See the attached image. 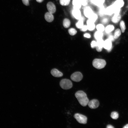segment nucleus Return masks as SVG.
I'll list each match as a JSON object with an SVG mask.
<instances>
[{"label": "nucleus", "instance_id": "nucleus-1", "mask_svg": "<svg viewBox=\"0 0 128 128\" xmlns=\"http://www.w3.org/2000/svg\"><path fill=\"white\" fill-rule=\"evenodd\" d=\"M75 96L81 105L85 106L88 105L89 100L86 94L83 91H77Z\"/></svg>", "mask_w": 128, "mask_h": 128}, {"label": "nucleus", "instance_id": "nucleus-2", "mask_svg": "<svg viewBox=\"0 0 128 128\" xmlns=\"http://www.w3.org/2000/svg\"><path fill=\"white\" fill-rule=\"evenodd\" d=\"M106 63L104 59H96L92 62L93 66L97 69H101L104 68L105 66Z\"/></svg>", "mask_w": 128, "mask_h": 128}, {"label": "nucleus", "instance_id": "nucleus-3", "mask_svg": "<svg viewBox=\"0 0 128 128\" xmlns=\"http://www.w3.org/2000/svg\"><path fill=\"white\" fill-rule=\"evenodd\" d=\"M59 84L61 88L64 89H69L73 86L72 83L70 80L66 79L61 80Z\"/></svg>", "mask_w": 128, "mask_h": 128}, {"label": "nucleus", "instance_id": "nucleus-4", "mask_svg": "<svg viewBox=\"0 0 128 128\" xmlns=\"http://www.w3.org/2000/svg\"><path fill=\"white\" fill-rule=\"evenodd\" d=\"M74 117L78 123L83 124H85L87 123V118L85 115L80 114L76 113L75 114Z\"/></svg>", "mask_w": 128, "mask_h": 128}, {"label": "nucleus", "instance_id": "nucleus-5", "mask_svg": "<svg viewBox=\"0 0 128 128\" xmlns=\"http://www.w3.org/2000/svg\"><path fill=\"white\" fill-rule=\"evenodd\" d=\"M70 78L73 81L78 82H79L82 79L83 76L80 72H76L71 75Z\"/></svg>", "mask_w": 128, "mask_h": 128}, {"label": "nucleus", "instance_id": "nucleus-6", "mask_svg": "<svg viewBox=\"0 0 128 128\" xmlns=\"http://www.w3.org/2000/svg\"><path fill=\"white\" fill-rule=\"evenodd\" d=\"M89 107L91 109L97 108L99 105V101L96 99H93L89 101L88 104Z\"/></svg>", "mask_w": 128, "mask_h": 128}, {"label": "nucleus", "instance_id": "nucleus-7", "mask_svg": "<svg viewBox=\"0 0 128 128\" xmlns=\"http://www.w3.org/2000/svg\"><path fill=\"white\" fill-rule=\"evenodd\" d=\"M47 8L48 12L53 14L56 12V9L55 4L51 2H49L46 5Z\"/></svg>", "mask_w": 128, "mask_h": 128}, {"label": "nucleus", "instance_id": "nucleus-8", "mask_svg": "<svg viewBox=\"0 0 128 128\" xmlns=\"http://www.w3.org/2000/svg\"><path fill=\"white\" fill-rule=\"evenodd\" d=\"M104 41L101 38L97 40L96 46V50L99 52L101 51L103 47Z\"/></svg>", "mask_w": 128, "mask_h": 128}, {"label": "nucleus", "instance_id": "nucleus-9", "mask_svg": "<svg viewBox=\"0 0 128 128\" xmlns=\"http://www.w3.org/2000/svg\"><path fill=\"white\" fill-rule=\"evenodd\" d=\"M111 41L108 39L104 41L103 47L109 51L111 50L112 47Z\"/></svg>", "mask_w": 128, "mask_h": 128}, {"label": "nucleus", "instance_id": "nucleus-10", "mask_svg": "<svg viewBox=\"0 0 128 128\" xmlns=\"http://www.w3.org/2000/svg\"><path fill=\"white\" fill-rule=\"evenodd\" d=\"M72 13L74 17L77 19L79 20L81 17V12L79 9H74Z\"/></svg>", "mask_w": 128, "mask_h": 128}, {"label": "nucleus", "instance_id": "nucleus-11", "mask_svg": "<svg viewBox=\"0 0 128 128\" xmlns=\"http://www.w3.org/2000/svg\"><path fill=\"white\" fill-rule=\"evenodd\" d=\"M53 14L49 12L46 13L44 15V18L48 22H52L54 19Z\"/></svg>", "mask_w": 128, "mask_h": 128}, {"label": "nucleus", "instance_id": "nucleus-12", "mask_svg": "<svg viewBox=\"0 0 128 128\" xmlns=\"http://www.w3.org/2000/svg\"><path fill=\"white\" fill-rule=\"evenodd\" d=\"M124 4L123 0H116L112 5L115 8H121L123 6Z\"/></svg>", "mask_w": 128, "mask_h": 128}, {"label": "nucleus", "instance_id": "nucleus-13", "mask_svg": "<svg viewBox=\"0 0 128 128\" xmlns=\"http://www.w3.org/2000/svg\"><path fill=\"white\" fill-rule=\"evenodd\" d=\"M51 73L52 76L55 77H60L63 75L62 73L55 69H52L51 71Z\"/></svg>", "mask_w": 128, "mask_h": 128}, {"label": "nucleus", "instance_id": "nucleus-14", "mask_svg": "<svg viewBox=\"0 0 128 128\" xmlns=\"http://www.w3.org/2000/svg\"><path fill=\"white\" fill-rule=\"evenodd\" d=\"M115 9L112 5L108 7L105 9V14L111 15L114 13Z\"/></svg>", "mask_w": 128, "mask_h": 128}, {"label": "nucleus", "instance_id": "nucleus-15", "mask_svg": "<svg viewBox=\"0 0 128 128\" xmlns=\"http://www.w3.org/2000/svg\"><path fill=\"white\" fill-rule=\"evenodd\" d=\"M84 13L85 16L88 18L93 13L92 9L89 7H87L85 9Z\"/></svg>", "mask_w": 128, "mask_h": 128}, {"label": "nucleus", "instance_id": "nucleus-16", "mask_svg": "<svg viewBox=\"0 0 128 128\" xmlns=\"http://www.w3.org/2000/svg\"><path fill=\"white\" fill-rule=\"evenodd\" d=\"M121 18V16L119 14H114L112 17L111 21L114 23H116L118 22Z\"/></svg>", "mask_w": 128, "mask_h": 128}, {"label": "nucleus", "instance_id": "nucleus-17", "mask_svg": "<svg viewBox=\"0 0 128 128\" xmlns=\"http://www.w3.org/2000/svg\"><path fill=\"white\" fill-rule=\"evenodd\" d=\"M87 23L88 29L92 31L94 29L95 26L94 22L88 19L87 21Z\"/></svg>", "mask_w": 128, "mask_h": 128}, {"label": "nucleus", "instance_id": "nucleus-18", "mask_svg": "<svg viewBox=\"0 0 128 128\" xmlns=\"http://www.w3.org/2000/svg\"><path fill=\"white\" fill-rule=\"evenodd\" d=\"M72 4L74 6V9H79L82 5L80 0H73Z\"/></svg>", "mask_w": 128, "mask_h": 128}, {"label": "nucleus", "instance_id": "nucleus-19", "mask_svg": "<svg viewBox=\"0 0 128 128\" xmlns=\"http://www.w3.org/2000/svg\"><path fill=\"white\" fill-rule=\"evenodd\" d=\"M103 36L102 32L97 31L96 32L94 35L95 38L97 40L102 38Z\"/></svg>", "mask_w": 128, "mask_h": 128}, {"label": "nucleus", "instance_id": "nucleus-20", "mask_svg": "<svg viewBox=\"0 0 128 128\" xmlns=\"http://www.w3.org/2000/svg\"><path fill=\"white\" fill-rule=\"evenodd\" d=\"M63 25L65 28H68L70 25V22L69 20L67 18L64 19L63 22Z\"/></svg>", "mask_w": 128, "mask_h": 128}, {"label": "nucleus", "instance_id": "nucleus-21", "mask_svg": "<svg viewBox=\"0 0 128 128\" xmlns=\"http://www.w3.org/2000/svg\"><path fill=\"white\" fill-rule=\"evenodd\" d=\"M83 20L82 18L81 17L78 22L76 23V26L77 28L79 29L82 28L84 25Z\"/></svg>", "mask_w": 128, "mask_h": 128}, {"label": "nucleus", "instance_id": "nucleus-22", "mask_svg": "<svg viewBox=\"0 0 128 128\" xmlns=\"http://www.w3.org/2000/svg\"><path fill=\"white\" fill-rule=\"evenodd\" d=\"M92 2L95 5L100 6L104 3L105 0H92Z\"/></svg>", "mask_w": 128, "mask_h": 128}, {"label": "nucleus", "instance_id": "nucleus-23", "mask_svg": "<svg viewBox=\"0 0 128 128\" xmlns=\"http://www.w3.org/2000/svg\"><path fill=\"white\" fill-rule=\"evenodd\" d=\"M114 28V27L113 25H109L106 27L105 31L106 32L108 33L113 30Z\"/></svg>", "mask_w": 128, "mask_h": 128}, {"label": "nucleus", "instance_id": "nucleus-24", "mask_svg": "<svg viewBox=\"0 0 128 128\" xmlns=\"http://www.w3.org/2000/svg\"><path fill=\"white\" fill-rule=\"evenodd\" d=\"M121 32L120 29L118 28L115 31L114 34V37L115 39H117L120 35Z\"/></svg>", "mask_w": 128, "mask_h": 128}, {"label": "nucleus", "instance_id": "nucleus-25", "mask_svg": "<svg viewBox=\"0 0 128 128\" xmlns=\"http://www.w3.org/2000/svg\"><path fill=\"white\" fill-rule=\"evenodd\" d=\"M97 17L96 14L93 13L88 18L89 19L94 23L96 20Z\"/></svg>", "mask_w": 128, "mask_h": 128}, {"label": "nucleus", "instance_id": "nucleus-26", "mask_svg": "<svg viewBox=\"0 0 128 128\" xmlns=\"http://www.w3.org/2000/svg\"><path fill=\"white\" fill-rule=\"evenodd\" d=\"M120 26L122 33L124 32L126 27L124 22L123 20L121 21L120 23Z\"/></svg>", "mask_w": 128, "mask_h": 128}, {"label": "nucleus", "instance_id": "nucleus-27", "mask_svg": "<svg viewBox=\"0 0 128 128\" xmlns=\"http://www.w3.org/2000/svg\"><path fill=\"white\" fill-rule=\"evenodd\" d=\"M70 1V0H60L59 2L61 5L65 6L69 5Z\"/></svg>", "mask_w": 128, "mask_h": 128}, {"label": "nucleus", "instance_id": "nucleus-28", "mask_svg": "<svg viewBox=\"0 0 128 128\" xmlns=\"http://www.w3.org/2000/svg\"><path fill=\"white\" fill-rule=\"evenodd\" d=\"M96 27L98 31L101 32L103 31L105 29L104 26L101 24H99L97 25Z\"/></svg>", "mask_w": 128, "mask_h": 128}, {"label": "nucleus", "instance_id": "nucleus-29", "mask_svg": "<svg viewBox=\"0 0 128 128\" xmlns=\"http://www.w3.org/2000/svg\"><path fill=\"white\" fill-rule=\"evenodd\" d=\"M111 117L113 119H117L119 117V114L117 112L113 111L111 113Z\"/></svg>", "mask_w": 128, "mask_h": 128}, {"label": "nucleus", "instance_id": "nucleus-30", "mask_svg": "<svg viewBox=\"0 0 128 128\" xmlns=\"http://www.w3.org/2000/svg\"><path fill=\"white\" fill-rule=\"evenodd\" d=\"M101 7L99 10V14L101 16L104 15L105 14V9L103 6L101 5L100 6Z\"/></svg>", "mask_w": 128, "mask_h": 128}, {"label": "nucleus", "instance_id": "nucleus-31", "mask_svg": "<svg viewBox=\"0 0 128 128\" xmlns=\"http://www.w3.org/2000/svg\"><path fill=\"white\" fill-rule=\"evenodd\" d=\"M68 31L69 34L72 36L75 35L77 33V31L76 30L73 28H71L69 29Z\"/></svg>", "mask_w": 128, "mask_h": 128}, {"label": "nucleus", "instance_id": "nucleus-32", "mask_svg": "<svg viewBox=\"0 0 128 128\" xmlns=\"http://www.w3.org/2000/svg\"><path fill=\"white\" fill-rule=\"evenodd\" d=\"M91 47L92 48L96 47V42L95 41H91Z\"/></svg>", "mask_w": 128, "mask_h": 128}, {"label": "nucleus", "instance_id": "nucleus-33", "mask_svg": "<svg viewBox=\"0 0 128 128\" xmlns=\"http://www.w3.org/2000/svg\"><path fill=\"white\" fill-rule=\"evenodd\" d=\"M88 29L87 25H83L82 27L80 29V30L82 31L85 32Z\"/></svg>", "mask_w": 128, "mask_h": 128}, {"label": "nucleus", "instance_id": "nucleus-34", "mask_svg": "<svg viewBox=\"0 0 128 128\" xmlns=\"http://www.w3.org/2000/svg\"><path fill=\"white\" fill-rule=\"evenodd\" d=\"M81 5L83 6H86L87 3V0H80Z\"/></svg>", "mask_w": 128, "mask_h": 128}, {"label": "nucleus", "instance_id": "nucleus-35", "mask_svg": "<svg viewBox=\"0 0 128 128\" xmlns=\"http://www.w3.org/2000/svg\"><path fill=\"white\" fill-rule=\"evenodd\" d=\"M29 0H22L23 4L26 6H28L29 5Z\"/></svg>", "mask_w": 128, "mask_h": 128}, {"label": "nucleus", "instance_id": "nucleus-36", "mask_svg": "<svg viewBox=\"0 0 128 128\" xmlns=\"http://www.w3.org/2000/svg\"><path fill=\"white\" fill-rule=\"evenodd\" d=\"M108 39L110 40L111 41H114L115 39L114 36L112 35H110Z\"/></svg>", "mask_w": 128, "mask_h": 128}, {"label": "nucleus", "instance_id": "nucleus-37", "mask_svg": "<svg viewBox=\"0 0 128 128\" xmlns=\"http://www.w3.org/2000/svg\"><path fill=\"white\" fill-rule=\"evenodd\" d=\"M84 37L87 38H90L91 37L90 35L88 33L85 34L84 35Z\"/></svg>", "mask_w": 128, "mask_h": 128}, {"label": "nucleus", "instance_id": "nucleus-38", "mask_svg": "<svg viewBox=\"0 0 128 128\" xmlns=\"http://www.w3.org/2000/svg\"><path fill=\"white\" fill-rule=\"evenodd\" d=\"M108 20L106 18H105L103 19L102 20V22L103 23H106L108 22Z\"/></svg>", "mask_w": 128, "mask_h": 128}, {"label": "nucleus", "instance_id": "nucleus-39", "mask_svg": "<svg viewBox=\"0 0 128 128\" xmlns=\"http://www.w3.org/2000/svg\"><path fill=\"white\" fill-rule=\"evenodd\" d=\"M107 128H114V127L112 125H108L106 127Z\"/></svg>", "mask_w": 128, "mask_h": 128}, {"label": "nucleus", "instance_id": "nucleus-40", "mask_svg": "<svg viewBox=\"0 0 128 128\" xmlns=\"http://www.w3.org/2000/svg\"><path fill=\"white\" fill-rule=\"evenodd\" d=\"M44 0H36L37 2L38 3H41Z\"/></svg>", "mask_w": 128, "mask_h": 128}, {"label": "nucleus", "instance_id": "nucleus-41", "mask_svg": "<svg viewBox=\"0 0 128 128\" xmlns=\"http://www.w3.org/2000/svg\"><path fill=\"white\" fill-rule=\"evenodd\" d=\"M123 128H128V124H127L125 125L123 127Z\"/></svg>", "mask_w": 128, "mask_h": 128}, {"label": "nucleus", "instance_id": "nucleus-42", "mask_svg": "<svg viewBox=\"0 0 128 128\" xmlns=\"http://www.w3.org/2000/svg\"></svg>", "mask_w": 128, "mask_h": 128}]
</instances>
